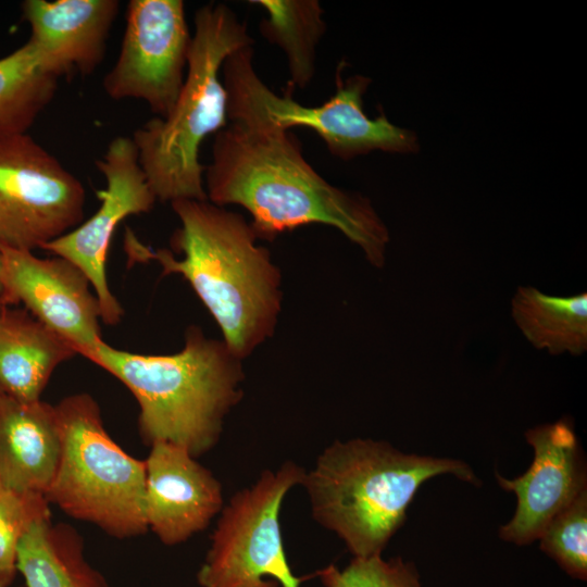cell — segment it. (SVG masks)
<instances>
[{
  "mask_svg": "<svg viewBox=\"0 0 587 587\" xmlns=\"http://www.w3.org/2000/svg\"><path fill=\"white\" fill-rule=\"evenodd\" d=\"M190 42L184 1L130 0L118 57L103 78L105 93L145 101L166 116L184 84Z\"/></svg>",
  "mask_w": 587,
  "mask_h": 587,
  "instance_id": "cell-10",
  "label": "cell"
},
{
  "mask_svg": "<svg viewBox=\"0 0 587 587\" xmlns=\"http://www.w3.org/2000/svg\"><path fill=\"white\" fill-rule=\"evenodd\" d=\"M540 549L571 577L587 579V489L546 526Z\"/></svg>",
  "mask_w": 587,
  "mask_h": 587,
  "instance_id": "cell-22",
  "label": "cell"
},
{
  "mask_svg": "<svg viewBox=\"0 0 587 587\" xmlns=\"http://www.w3.org/2000/svg\"><path fill=\"white\" fill-rule=\"evenodd\" d=\"M262 587H279V585L275 580L270 579V580H266Z\"/></svg>",
  "mask_w": 587,
  "mask_h": 587,
  "instance_id": "cell-25",
  "label": "cell"
},
{
  "mask_svg": "<svg viewBox=\"0 0 587 587\" xmlns=\"http://www.w3.org/2000/svg\"><path fill=\"white\" fill-rule=\"evenodd\" d=\"M55 410L62 454L48 502L117 538L147 532L145 460L133 458L110 437L90 395L65 397Z\"/></svg>",
  "mask_w": 587,
  "mask_h": 587,
  "instance_id": "cell-6",
  "label": "cell"
},
{
  "mask_svg": "<svg viewBox=\"0 0 587 587\" xmlns=\"http://www.w3.org/2000/svg\"><path fill=\"white\" fill-rule=\"evenodd\" d=\"M0 259L1 303H23L80 355L103 340L99 301L76 265L58 255L39 258L10 248H0Z\"/></svg>",
  "mask_w": 587,
  "mask_h": 587,
  "instance_id": "cell-12",
  "label": "cell"
},
{
  "mask_svg": "<svg viewBox=\"0 0 587 587\" xmlns=\"http://www.w3.org/2000/svg\"><path fill=\"white\" fill-rule=\"evenodd\" d=\"M146 463L145 516L148 529L167 546L209 526L224 507L218 479L186 449L155 441Z\"/></svg>",
  "mask_w": 587,
  "mask_h": 587,
  "instance_id": "cell-14",
  "label": "cell"
},
{
  "mask_svg": "<svg viewBox=\"0 0 587 587\" xmlns=\"http://www.w3.org/2000/svg\"><path fill=\"white\" fill-rule=\"evenodd\" d=\"M96 165L105 179V189L96 191L100 200L98 210L41 249L66 259L86 275L99 301L101 321L116 325L124 311L107 278L112 236L124 218L151 211L157 198L141 168L132 137L113 138Z\"/></svg>",
  "mask_w": 587,
  "mask_h": 587,
  "instance_id": "cell-11",
  "label": "cell"
},
{
  "mask_svg": "<svg viewBox=\"0 0 587 587\" xmlns=\"http://www.w3.org/2000/svg\"><path fill=\"white\" fill-rule=\"evenodd\" d=\"M203 179L210 202L237 204L251 215L258 239L323 224L359 246L373 266L385 264L389 230L371 200L328 183L291 130L228 122L214 136Z\"/></svg>",
  "mask_w": 587,
  "mask_h": 587,
  "instance_id": "cell-1",
  "label": "cell"
},
{
  "mask_svg": "<svg viewBox=\"0 0 587 587\" xmlns=\"http://www.w3.org/2000/svg\"><path fill=\"white\" fill-rule=\"evenodd\" d=\"M316 575L322 587H422L414 564L400 557L385 560L382 554L353 557L345 569L329 564Z\"/></svg>",
  "mask_w": 587,
  "mask_h": 587,
  "instance_id": "cell-23",
  "label": "cell"
},
{
  "mask_svg": "<svg viewBox=\"0 0 587 587\" xmlns=\"http://www.w3.org/2000/svg\"><path fill=\"white\" fill-rule=\"evenodd\" d=\"M5 395L0 390V401L2 400V398L4 397Z\"/></svg>",
  "mask_w": 587,
  "mask_h": 587,
  "instance_id": "cell-26",
  "label": "cell"
},
{
  "mask_svg": "<svg viewBox=\"0 0 587 587\" xmlns=\"http://www.w3.org/2000/svg\"><path fill=\"white\" fill-rule=\"evenodd\" d=\"M452 474L478 485L463 461L404 453L380 440H336L305 471L301 486L316 523L335 533L353 557L382 554L402 526L421 485Z\"/></svg>",
  "mask_w": 587,
  "mask_h": 587,
  "instance_id": "cell-4",
  "label": "cell"
},
{
  "mask_svg": "<svg viewBox=\"0 0 587 587\" xmlns=\"http://www.w3.org/2000/svg\"><path fill=\"white\" fill-rule=\"evenodd\" d=\"M252 45L247 24L228 5L210 2L195 12L186 75L172 110L132 136L157 200H208L199 153L204 139L228 124L222 66Z\"/></svg>",
  "mask_w": 587,
  "mask_h": 587,
  "instance_id": "cell-5",
  "label": "cell"
},
{
  "mask_svg": "<svg viewBox=\"0 0 587 587\" xmlns=\"http://www.w3.org/2000/svg\"><path fill=\"white\" fill-rule=\"evenodd\" d=\"M342 62L336 72L335 93L323 104L307 107L291 96L273 91L258 75L253 65V48L232 53L222 66L221 77L227 91L228 122L267 124L290 130L312 129L328 151L349 161L373 151L417 153V135L391 123L384 111L370 117L363 108V97L371 78L355 74L341 77Z\"/></svg>",
  "mask_w": 587,
  "mask_h": 587,
  "instance_id": "cell-7",
  "label": "cell"
},
{
  "mask_svg": "<svg viewBox=\"0 0 587 587\" xmlns=\"http://www.w3.org/2000/svg\"><path fill=\"white\" fill-rule=\"evenodd\" d=\"M266 12L260 23L262 36L278 46L287 58L289 85L304 88L315 74L316 48L326 32L317 0H251Z\"/></svg>",
  "mask_w": 587,
  "mask_h": 587,
  "instance_id": "cell-20",
  "label": "cell"
},
{
  "mask_svg": "<svg viewBox=\"0 0 587 587\" xmlns=\"http://www.w3.org/2000/svg\"><path fill=\"white\" fill-rule=\"evenodd\" d=\"M117 0H25L23 20L45 67L60 78L88 75L102 62Z\"/></svg>",
  "mask_w": 587,
  "mask_h": 587,
  "instance_id": "cell-15",
  "label": "cell"
},
{
  "mask_svg": "<svg viewBox=\"0 0 587 587\" xmlns=\"http://www.w3.org/2000/svg\"><path fill=\"white\" fill-rule=\"evenodd\" d=\"M305 470L292 461L264 470L250 487L223 507L210 549L197 573L201 587H262L270 577L279 587H300L309 576L294 575L287 561L279 514Z\"/></svg>",
  "mask_w": 587,
  "mask_h": 587,
  "instance_id": "cell-8",
  "label": "cell"
},
{
  "mask_svg": "<svg viewBox=\"0 0 587 587\" xmlns=\"http://www.w3.org/2000/svg\"><path fill=\"white\" fill-rule=\"evenodd\" d=\"M171 205L180 222L173 250H151L127 237L128 251L139 261H157L163 276L180 275L211 313L226 347L243 360L276 329L280 271L243 215L209 200Z\"/></svg>",
  "mask_w": 587,
  "mask_h": 587,
  "instance_id": "cell-2",
  "label": "cell"
},
{
  "mask_svg": "<svg viewBox=\"0 0 587 587\" xmlns=\"http://www.w3.org/2000/svg\"><path fill=\"white\" fill-rule=\"evenodd\" d=\"M512 317L537 349L558 355L587 350V294L561 297L520 286L511 301Z\"/></svg>",
  "mask_w": 587,
  "mask_h": 587,
  "instance_id": "cell-19",
  "label": "cell"
},
{
  "mask_svg": "<svg viewBox=\"0 0 587 587\" xmlns=\"http://www.w3.org/2000/svg\"><path fill=\"white\" fill-rule=\"evenodd\" d=\"M83 357L136 398L147 444L171 442L195 458L217 444L226 415L242 400V360L199 326L187 328L184 347L175 353L139 354L102 340Z\"/></svg>",
  "mask_w": 587,
  "mask_h": 587,
  "instance_id": "cell-3",
  "label": "cell"
},
{
  "mask_svg": "<svg viewBox=\"0 0 587 587\" xmlns=\"http://www.w3.org/2000/svg\"><path fill=\"white\" fill-rule=\"evenodd\" d=\"M42 496L21 495L0 482V587H9L17 572V548L28 526L49 514Z\"/></svg>",
  "mask_w": 587,
  "mask_h": 587,
  "instance_id": "cell-24",
  "label": "cell"
},
{
  "mask_svg": "<svg viewBox=\"0 0 587 587\" xmlns=\"http://www.w3.org/2000/svg\"><path fill=\"white\" fill-rule=\"evenodd\" d=\"M16 566L27 587H109L86 561L80 536L70 525L52 524L50 513L24 533Z\"/></svg>",
  "mask_w": 587,
  "mask_h": 587,
  "instance_id": "cell-18",
  "label": "cell"
},
{
  "mask_svg": "<svg viewBox=\"0 0 587 587\" xmlns=\"http://www.w3.org/2000/svg\"><path fill=\"white\" fill-rule=\"evenodd\" d=\"M525 437L535 453L529 469L514 479L496 473L499 486L517 498L500 537L519 546L537 540L549 522L587 489L585 460L569 417L530 428Z\"/></svg>",
  "mask_w": 587,
  "mask_h": 587,
  "instance_id": "cell-13",
  "label": "cell"
},
{
  "mask_svg": "<svg viewBox=\"0 0 587 587\" xmlns=\"http://www.w3.org/2000/svg\"><path fill=\"white\" fill-rule=\"evenodd\" d=\"M0 270H1V259H0ZM0 292H1V286H0Z\"/></svg>",
  "mask_w": 587,
  "mask_h": 587,
  "instance_id": "cell-27",
  "label": "cell"
},
{
  "mask_svg": "<svg viewBox=\"0 0 587 587\" xmlns=\"http://www.w3.org/2000/svg\"><path fill=\"white\" fill-rule=\"evenodd\" d=\"M74 346L26 309L0 305V390L21 402L40 400L54 370L77 355Z\"/></svg>",
  "mask_w": 587,
  "mask_h": 587,
  "instance_id": "cell-17",
  "label": "cell"
},
{
  "mask_svg": "<svg viewBox=\"0 0 587 587\" xmlns=\"http://www.w3.org/2000/svg\"><path fill=\"white\" fill-rule=\"evenodd\" d=\"M61 454L55 405L4 396L0 401V482L21 495L46 497Z\"/></svg>",
  "mask_w": 587,
  "mask_h": 587,
  "instance_id": "cell-16",
  "label": "cell"
},
{
  "mask_svg": "<svg viewBox=\"0 0 587 587\" xmlns=\"http://www.w3.org/2000/svg\"><path fill=\"white\" fill-rule=\"evenodd\" d=\"M82 182L28 134L0 139V248L33 251L84 218Z\"/></svg>",
  "mask_w": 587,
  "mask_h": 587,
  "instance_id": "cell-9",
  "label": "cell"
},
{
  "mask_svg": "<svg viewBox=\"0 0 587 587\" xmlns=\"http://www.w3.org/2000/svg\"><path fill=\"white\" fill-rule=\"evenodd\" d=\"M58 80L29 40L0 59V139L27 134L53 99Z\"/></svg>",
  "mask_w": 587,
  "mask_h": 587,
  "instance_id": "cell-21",
  "label": "cell"
}]
</instances>
